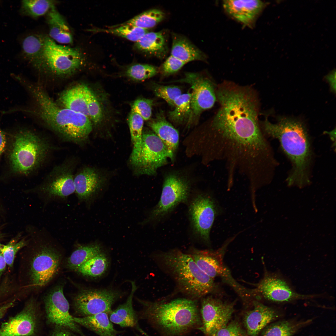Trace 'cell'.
<instances>
[{
    "label": "cell",
    "mask_w": 336,
    "mask_h": 336,
    "mask_svg": "<svg viewBox=\"0 0 336 336\" xmlns=\"http://www.w3.org/2000/svg\"><path fill=\"white\" fill-rule=\"evenodd\" d=\"M20 82L34 98V111L22 110L34 113L46 125L63 140L82 145L87 140L92 129L90 119L57 105L40 86L30 83L24 78Z\"/></svg>",
    "instance_id": "cell-1"
},
{
    "label": "cell",
    "mask_w": 336,
    "mask_h": 336,
    "mask_svg": "<svg viewBox=\"0 0 336 336\" xmlns=\"http://www.w3.org/2000/svg\"><path fill=\"white\" fill-rule=\"evenodd\" d=\"M276 124L267 118L260 124L265 136L278 139L284 152L293 164L287 179L289 184L302 185L308 182V168L311 151L306 129L301 121L285 117H279Z\"/></svg>",
    "instance_id": "cell-2"
},
{
    "label": "cell",
    "mask_w": 336,
    "mask_h": 336,
    "mask_svg": "<svg viewBox=\"0 0 336 336\" xmlns=\"http://www.w3.org/2000/svg\"><path fill=\"white\" fill-rule=\"evenodd\" d=\"M143 309L138 314L139 319L171 335L184 334L200 324L196 300L178 298L169 301H141Z\"/></svg>",
    "instance_id": "cell-3"
},
{
    "label": "cell",
    "mask_w": 336,
    "mask_h": 336,
    "mask_svg": "<svg viewBox=\"0 0 336 336\" xmlns=\"http://www.w3.org/2000/svg\"><path fill=\"white\" fill-rule=\"evenodd\" d=\"M157 257L180 290L190 299L203 298L214 290V279L199 268L189 254L174 250L161 253Z\"/></svg>",
    "instance_id": "cell-4"
},
{
    "label": "cell",
    "mask_w": 336,
    "mask_h": 336,
    "mask_svg": "<svg viewBox=\"0 0 336 336\" xmlns=\"http://www.w3.org/2000/svg\"><path fill=\"white\" fill-rule=\"evenodd\" d=\"M56 149L44 137L30 129H20L13 134L9 149L11 169L18 174H30L40 167Z\"/></svg>",
    "instance_id": "cell-5"
},
{
    "label": "cell",
    "mask_w": 336,
    "mask_h": 336,
    "mask_svg": "<svg viewBox=\"0 0 336 336\" xmlns=\"http://www.w3.org/2000/svg\"><path fill=\"white\" fill-rule=\"evenodd\" d=\"M89 57L82 47L58 44L46 35L41 54L30 64L40 72L65 77L84 69L87 66Z\"/></svg>",
    "instance_id": "cell-6"
},
{
    "label": "cell",
    "mask_w": 336,
    "mask_h": 336,
    "mask_svg": "<svg viewBox=\"0 0 336 336\" xmlns=\"http://www.w3.org/2000/svg\"><path fill=\"white\" fill-rule=\"evenodd\" d=\"M36 234L38 244L30 261L29 274L32 286L40 288L47 284L58 273L61 257L51 241L50 234L42 229Z\"/></svg>",
    "instance_id": "cell-7"
},
{
    "label": "cell",
    "mask_w": 336,
    "mask_h": 336,
    "mask_svg": "<svg viewBox=\"0 0 336 336\" xmlns=\"http://www.w3.org/2000/svg\"><path fill=\"white\" fill-rule=\"evenodd\" d=\"M77 161L69 158L54 167L44 180L33 189L44 205L65 202L75 193L74 176Z\"/></svg>",
    "instance_id": "cell-8"
},
{
    "label": "cell",
    "mask_w": 336,
    "mask_h": 336,
    "mask_svg": "<svg viewBox=\"0 0 336 336\" xmlns=\"http://www.w3.org/2000/svg\"><path fill=\"white\" fill-rule=\"evenodd\" d=\"M191 184L187 178L171 173L164 178L159 201L144 222L159 221L170 213L178 205L188 201Z\"/></svg>",
    "instance_id": "cell-9"
},
{
    "label": "cell",
    "mask_w": 336,
    "mask_h": 336,
    "mask_svg": "<svg viewBox=\"0 0 336 336\" xmlns=\"http://www.w3.org/2000/svg\"><path fill=\"white\" fill-rule=\"evenodd\" d=\"M168 159H174L164 144L153 132L146 130L142 133L140 152L130 163L137 174L153 175Z\"/></svg>",
    "instance_id": "cell-10"
},
{
    "label": "cell",
    "mask_w": 336,
    "mask_h": 336,
    "mask_svg": "<svg viewBox=\"0 0 336 336\" xmlns=\"http://www.w3.org/2000/svg\"><path fill=\"white\" fill-rule=\"evenodd\" d=\"M218 212L217 203L209 194L200 193L190 202L188 213L194 234L204 242H210V233Z\"/></svg>",
    "instance_id": "cell-11"
},
{
    "label": "cell",
    "mask_w": 336,
    "mask_h": 336,
    "mask_svg": "<svg viewBox=\"0 0 336 336\" xmlns=\"http://www.w3.org/2000/svg\"><path fill=\"white\" fill-rule=\"evenodd\" d=\"M175 82L187 83L192 89L191 113L188 121L189 126L202 112L213 106L217 100L214 85L208 78L194 72H187L184 78Z\"/></svg>",
    "instance_id": "cell-12"
},
{
    "label": "cell",
    "mask_w": 336,
    "mask_h": 336,
    "mask_svg": "<svg viewBox=\"0 0 336 336\" xmlns=\"http://www.w3.org/2000/svg\"><path fill=\"white\" fill-rule=\"evenodd\" d=\"M227 243L216 250L192 249L190 255L199 268L210 277L214 279L219 277L230 285L240 294L245 287L237 283L224 264V253Z\"/></svg>",
    "instance_id": "cell-13"
},
{
    "label": "cell",
    "mask_w": 336,
    "mask_h": 336,
    "mask_svg": "<svg viewBox=\"0 0 336 336\" xmlns=\"http://www.w3.org/2000/svg\"><path fill=\"white\" fill-rule=\"evenodd\" d=\"M234 303H228L212 296L203 297L200 329L206 336H215L229 323L234 311Z\"/></svg>",
    "instance_id": "cell-14"
},
{
    "label": "cell",
    "mask_w": 336,
    "mask_h": 336,
    "mask_svg": "<svg viewBox=\"0 0 336 336\" xmlns=\"http://www.w3.org/2000/svg\"><path fill=\"white\" fill-rule=\"evenodd\" d=\"M44 304L49 323L84 336L69 312V304L64 295L62 286H56L50 292L45 299Z\"/></svg>",
    "instance_id": "cell-15"
},
{
    "label": "cell",
    "mask_w": 336,
    "mask_h": 336,
    "mask_svg": "<svg viewBox=\"0 0 336 336\" xmlns=\"http://www.w3.org/2000/svg\"><path fill=\"white\" fill-rule=\"evenodd\" d=\"M119 296L116 292L107 290H85L74 297V306L80 315L86 316L101 312L109 314L112 304Z\"/></svg>",
    "instance_id": "cell-16"
},
{
    "label": "cell",
    "mask_w": 336,
    "mask_h": 336,
    "mask_svg": "<svg viewBox=\"0 0 336 336\" xmlns=\"http://www.w3.org/2000/svg\"><path fill=\"white\" fill-rule=\"evenodd\" d=\"M253 290L265 299L278 303L311 299L316 296L297 293L283 279L268 274H266Z\"/></svg>",
    "instance_id": "cell-17"
},
{
    "label": "cell",
    "mask_w": 336,
    "mask_h": 336,
    "mask_svg": "<svg viewBox=\"0 0 336 336\" xmlns=\"http://www.w3.org/2000/svg\"><path fill=\"white\" fill-rule=\"evenodd\" d=\"M37 324V307L32 300L20 312L2 324L0 336H33Z\"/></svg>",
    "instance_id": "cell-18"
},
{
    "label": "cell",
    "mask_w": 336,
    "mask_h": 336,
    "mask_svg": "<svg viewBox=\"0 0 336 336\" xmlns=\"http://www.w3.org/2000/svg\"><path fill=\"white\" fill-rule=\"evenodd\" d=\"M260 0H224L223 7L227 13L241 24L253 27L256 20L266 6Z\"/></svg>",
    "instance_id": "cell-19"
},
{
    "label": "cell",
    "mask_w": 336,
    "mask_h": 336,
    "mask_svg": "<svg viewBox=\"0 0 336 336\" xmlns=\"http://www.w3.org/2000/svg\"><path fill=\"white\" fill-rule=\"evenodd\" d=\"M104 179L95 168L84 167L74 176L75 193L79 203H87L102 187Z\"/></svg>",
    "instance_id": "cell-20"
},
{
    "label": "cell",
    "mask_w": 336,
    "mask_h": 336,
    "mask_svg": "<svg viewBox=\"0 0 336 336\" xmlns=\"http://www.w3.org/2000/svg\"><path fill=\"white\" fill-rule=\"evenodd\" d=\"M274 309L258 301L254 302V307L245 314L244 323L249 336H257L269 324L278 317Z\"/></svg>",
    "instance_id": "cell-21"
},
{
    "label": "cell",
    "mask_w": 336,
    "mask_h": 336,
    "mask_svg": "<svg viewBox=\"0 0 336 336\" xmlns=\"http://www.w3.org/2000/svg\"><path fill=\"white\" fill-rule=\"evenodd\" d=\"M132 288L131 293L126 301L120 305L108 314L109 319L112 323L123 327H131L136 329L142 334H147L140 327L138 314L134 311L133 306V294L137 287L135 282L131 281Z\"/></svg>",
    "instance_id": "cell-22"
},
{
    "label": "cell",
    "mask_w": 336,
    "mask_h": 336,
    "mask_svg": "<svg viewBox=\"0 0 336 336\" xmlns=\"http://www.w3.org/2000/svg\"><path fill=\"white\" fill-rule=\"evenodd\" d=\"M147 124L164 144L174 158L179 143L178 131L166 120L162 111L156 115L155 118L149 121Z\"/></svg>",
    "instance_id": "cell-23"
},
{
    "label": "cell",
    "mask_w": 336,
    "mask_h": 336,
    "mask_svg": "<svg viewBox=\"0 0 336 336\" xmlns=\"http://www.w3.org/2000/svg\"><path fill=\"white\" fill-rule=\"evenodd\" d=\"M134 47L143 53L163 58L168 50L167 35L163 31L148 32L135 43Z\"/></svg>",
    "instance_id": "cell-24"
},
{
    "label": "cell",
    "mask_w": 336,
    "mask_h": 336,
    "mask_svg": "<svg viewBox=\"0 0 336 336\" xmlns=\"http://www.w3.org/2000/svg\"><path fill=\"white\" fill-rule=\"evenodd\" d=\"M46 15L49 37L61 44H71L73 37L70 29L62 15L53 6Z\"/></svg>",
    "instance_id": "cell-25"
},
{
    "label": "cell",
    "mask_w": 336,
    "mask_h": 336,
    "mask_svg": "<svg viewBox=\"0 0 336 336\" xmlns=\"http://www.w3.org/2000/svg\"><path fill=\"white\" fill-rule=\"evenodd\" d=\"M171 55L187 63L195 60L205 61L206 55L184 36L172 34Z\"/></svg>",
    "instance_id": "cell-26"
},
{
    "label": "cell",
    "mask_w": 336,
    "mask_h": 336,
    "mask_svg": "<svg viewBox=\"0 0 336 336\" xmlns=\"http://www.w3.org/2000/svg\"><path fill=\"white\" fill-rule=\"evenodd\" d=\"M88 87L80 84L64 91L59 98L63 107L89 118L86 97Z\"/></svg>",
    "instance_id": "cell-27"
},
{
    "label": "cell",
    "mask_w": 336,
    "mask_h": 336,
    "mask_svg": "<svg viewBox=\"0 0 336 336\" xmlns=\"http://www.w3.org/2000/svg\"><path fill=\"white\" fill-rule=\"evenodd\" d=\"M74 321L99 336H118L119 332L114 328L108 314L101 312L82 317H73Z\"/></svg>",
    "instance_id": "cell-28"
},
{
    "label": "cell",
    "mask_w": 336,
    "mask_h": 336,
    "mask_svg": "<svg viewBox=\"0 0 336 336\" xmlns=\"http://www.w3.org/2000/svg\"><path fill=\"white\" fill-rule=\"evenodd\" d=\"M312 321L311 319L300 321H279L266 327L261 336H293L299 330Z\"/></svg>",
    "instance_id": "cell-29"
},
{
    "label": "cell",
    "mask_w": 336,
    "mask_h": 336,
    "mask_svg": "<svg viewBox=\"0 0 336 336\" xmlns=\"http://www.w3.org/2000/svg\"><path fill=\"white\" fill-rule=\"evenodd\" d=\"M46 36L40 33H31L22 39L21 42L22 55L30 64L41 54Z\"/></svg>",
    "instance_id": "cell-30"
},
{
    "label": "cell",
    "mask_w": 336,
    "mask_h": 336,
    "mask_svg": "<svg viewBox=\"0 0 336 336\" xmlns=\"http://www.w3.org/2000/svg\"><path fill=\"white\" fill-rule=\"evenodd\" d=\"M101 252L100 247L98 244H78L68 259L67 266L70 269L77 271L87 260Z\"/></svg>",
    "instance_id": "cell-31"
},
{
    "label": "cell",
    "mask_w": 336,
    "mask_h": 336,
    "mask_svg": "<svg viewBox=\"0 0 336 336\" xmlns=\"http://www.w3.org/2000/svg\"><path fill=\"white\" fill-rule=\"evenodd\" d=\"M128 121L133 145L130 158V163L136 160L141 151L144 120L139 114L131 110Z\"/></svg>",
    "instance_id": "cell-32"
},
{
    "label": "cell",
    "mask_w": 336,
    "mask_h": 336,
    "mask_svg": "<svg viewBox=\"0 0 336 336\" xmlns=\"http://www.w3.org/2000/svg\"><path fill=\"white\" fill-rule=\"evenodd\" d=\"M91 30L96 32H104L114 35L135 43L148 32V30L124 23L109 29L96 28Z\"/></svg>",
    "instance_id": "cell-33"
},
{
    "label": "cell",
    "mask_w": 336,
    "mask_h": 336,
    "mask_svg": "<svg viewBox=\"0 0 336 336\" xmlns=\"http://www.w3.org/2000/svg\"><path fill=\"white\" fill-rule=\"evenodd\" d=\"M191 93L181 94L175 100L174 109L168 113V117L173 123L179 124L188 120L191 113Z\"/></svg>",
    "instance_id": "cell-34"
},
{
    "label": "cell",
    "mask_w": 336,
    "mask_h": 336,
    "mask_svg": "<svg viewBox=\"0 0 336 336\" xmlns=\"http://www.w3.org/2000/svg\"><path fill=\"white\" fill-rule=\"evenodd\" d=\"M57 1L49 0H25L21 1V14L34 18L46 15Z\"/></svg>",
    "instance_id": "cell-35"
},
{
    "label": "cell",
    "mask_w": 336,
    "mask_h": 336,
    "mask_svg": "<svg viewBox=\"0 0 336 336\" xmlns=\"http://www.w3.org/2000/svg\"><path fill=\"white\" fill-rule=\"evenodd\" d=\"M165 16L161 10L153 9L144 12L124 23L148 30L161 21Z\"/></svg>",
    "instance_id": "cell-36"
},
{
    "label": "cell",
    "mask_w": 336,
    "mask_h": 336,
    "mask_svg": "<svg viewBox=\"0 0 336 336\" xmlns=\"http://www.w3.org/2000/svg\"><path fill=\"white\" fill-rule=\"evenodd\" d=\"M108 265L106 257L101 252L87 260L77 271L84 276L97 277L101 276L105 272Z\"/></svg>",
    "instance_id": "cell-37"
},
{
    "label": "cell",
    "mask_w": 336,
    "mask_h": 336,
    "mask_svg": "<svg viewBox=\"0 0 336 336\" xmlns=\"http://www.w3.org/2000/svg\"><path fill=\"white\" fill-rule=\"evenodd\" d=\"M158 72V68L153 65L137 63L128 67L125 71V74L133 80L141 81L154 76Z\"/></svg>",
    "instance_id": "cell-38"
},
{
    "label": "cell",
    "mask_w": 336,
    "mask_h": 336,
    "mask_svg": "<svg viewBox=\"0 0 336 336\" xmlns=\"http://www.w3.org/2000/svg\"><path fill=\"white\" fill-rule=\"evenodd\" d=\"M88 117L92 124H98L103 120V114L101 104L94 93L88 87L86 92Z\"/></svg>",
    "instance_id": "cell-39"
},
{
    "label": "cell",
    "mask_w": 336,
    "mask_h": 336,
    "mask_svg": "<svg viewBox=\"0 0 336 336\" xmlns=\"http://www.w3.org/2000/svg\"><path fill=\"white\" fill-rule=\"evenodd\" d=\"M155 95L165 100L170 105L174 107L175 99L182 94L180 88L174 85L165 86L156 84L153 87Z\"/></svg>",
    "instance_id": "cell-40"
},
{
    "label": "cell",
    "mask_w": 336,
    "mask_h": 336,
    "mask_svg": "<svg viewBox=\"0 0 336 336\" xmlns=\"http://www.w3.org/2000/svg\"><path fill=\"white\" fill-rule=\"evenodd\" d=\"M27 241L22 240L16 243L12 242L7 245L0 244V252L2 254L7 264L12 266L17 252L27 244Z\"/></svg>",
    "instance_id": "cell-41"
},
{
    "label": "cell",
    "mask_w": 336,
    "mask_h": 336,
    "mask_svg": "<svg viewBox=\"0 0 336 336\" xmlns=\"http://www.w3.org/2000/svg\"><path fill=\"white\" fill-rule=\"evenodd\" d=\"M153 102L152 99H138L132 104L131 110L139 114L144 120H148L151 117Z\"/></svg>",
    "instance_id": "cell-42"
},
{
    "label": "cell",
    "mask_w": 336,
    "mask_h": 336,
    "mask_svg": "<svg viewBox=\"0 0 336 336\" xmlns=\"http://www.w3.org/2000/svg\"><path fill=\"white\" fill-rule=\"evenodd\" d=\"M246 332L240 324L236 321H232L219 330L215 336H247Z\"/></svg>",
    "instance_id": "cell-43"
},
{
    "label": "cell",
    "mask_w": 336,
    "mask_h": 336,
    "mask_svg": "<svg viewBox=\"0 0 336 336\" xmlns=\"http://www.w3.org/2000/svg\"><path fill=\"white\" fill-rule=\"evenodd\" d=\"M186 63L171 55L162 64V72L165 75L173 74L179 70Z\"/></svg>",
    "instance_id": "cell-44"
},
{
    "label": "cell",
    "mask_w": 336,
    "mask_h": 336,
    "mask_svg": "<svg viewBox=\"0 0 336 336\" xmlns=\"http://www.w3.org/2000/svg\"><path fill=\"white\" fill-rule=\"evenodd\" d=\"M50 336H75L67 329L57 327L51 334Z\"/></svg>",
    "instance_id": "cell-45"
},
{
    "label": "cell",
    "mask_w": 336,
    "mask_h": 336,
    "mask_svg": "<svg viewBox=\"0 0 336 336\" xmlns=\"http://www.w3.org/2000/svg\"><path fill=\"white\" fill-rule=\"evenodd\" d=\"M329 82L331 90L334 92L336 91V71L333 70L325 77Z\"/></svg>",
    "instance_id": "cell-46"
},
{
    "label": "cell",
    "mask_w": 336,
    "mask_h": 336,
    "mask_svg": "<svg viewBox=\"0 0 336 336\" xmlns=\"http://www.w3.org/2000/svg\"><path fill=\"white\" fill-rule=\"evenodd\" d=\"M6 143V139L5 133L0 127V157L5 150Z\"/></svg>",
    "instance_id": "cell-47"
},
{
    "label": "cell",
    "mask_w": 336,
    "mask_h": 336,
    "mask_svg": "<svg viewBox=\"0 0 336 336\" xmlns=\"http://www.w3.org/2000/svg\"><path fill=\"white\" fill-rule=\"evenodd\" d=\"M13 302H9L0 306V320L4 316L7 311L13 306Z\"/></svg>",
    "instance_id": "cell-48"
},
{
    "label": "cell",
    "mask_w": 336,
    "mask_h": 336,
    "mask_svg": "<svg viewBox=\"0 0 336 336\" xmlns=\"http://www.w3.org/2000/svg\"><path fill=\"white\" fill-rule=\"evenodd\" d=\"M6 265L7 263L5 259L0 252V277L5 270Z\"/></svg>",
    "instance_id": "cell-49"
},
{
    "label": "cell",
    "mask_w": 336,
    "mask_h": 336,
    "mask_svg": "<svg viewBox=\"0 0 336 336\" xmlns=\"http://www.w3.org/2000/svg\"></svg>",
    "instance_id": "cell-50"
}]
</instances>
